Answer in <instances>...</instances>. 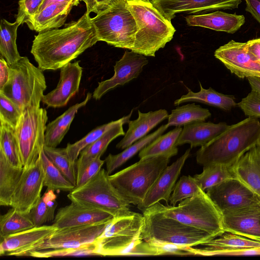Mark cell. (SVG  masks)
I'll list each match as a JSON object with an SVG mask.
<instances>
[{
    "instance_id": "obj_1",
    "label": "cell",
    "mask_w": 260,
    "mask_h": 260,
    "mask_svg": "<svg viewBox=\"0 0 260 260\" xmlns=\"http://www.w3.org/2000/svg\"><path fill=\"white\" fill-rule=\"evenodd\" d=\"M99 41L89 14L61 29L40 32L35 36L31 53L42 71L60 69Z\"/></svg>"
},
{
    "instance_id": "obj_2",
    "label": "cell",
    "mask_w": 260,
    "mask_h": 260,
    "mask_svg": "<svg viewBox=\"0 0 260 260\" xmlns=\"http://www.w3.org/2000/svg\"><path fill=\"white\" fill-rule=\"evenodd\" d=\"M260 138V122L248 118L231 125L196 153L197 162L203 166L219 164L231 167L245 153L257 145Z\"/></svg>"
},
{
    "instance_id": "obj_3",
    "label": "cell",
    "mask_w": 260,
    "mask_h": 260,
    "mask_svg": "<svg viewBox=\"0 0 260 260\" xmlns=\"http://www.w3.org/2000/svg\"><path fill=\"white\" fill-rule=\"evenodd\" d=\"M141 210L175 219L215 237L225 232L222 211L201 188L193 196L180 201L177 206L165 205L158 202Z\"/></svg>"
},
{
    "instance_id": "obj_4",
    "label": "cell",
    "mask_w": 260,
    "mask_h": 260,
    "mask_svg": "<svg viewBox=\"0 0 260 260\" xmlns=\"http://www.w3.org/2000/svg\"><path fill=\"white\" fill-rule=\"evenodd\" d=\"M137 31L132 51L146 56H155L173 38L174 27L149 0H127Z\"/></svg>"
},
{
    "instance_id": "obj_5",
    "label": "cell",
    "mask_w": 260,
    "mask_h": 260,
    "mask_svg": "<svg viewBox=\"0 0 260 260\" xmlns=\"http://www.w3.org/2000/svg\"><path fill=\"white\" fill-rule=\"evenodd\" d=\"M112 220L100 223L57 229L43 243L29 251L27 256L47 258L94 255L96 240Z\"/></svg>"
},
{
    "instance_id": "obj_6",
    "label": "cell",
    "mask_w": 260,
    "mask_h": 260,
    "mask_svg": "<svg viewBox=\"0 0 260 260\" xmlns=\"http://www.w3.org/2000/svg\"><path fill=\"white\" fill-rule=\"evenodd\" d=\"M170 158L164 155L140 158L136 163L109 175L110 181L130 204L138 206L168 166Z\"/></svg>"
},
{
    "instance_id": "obj_7",
    "label": "cell",
    "mask_w": 260,
    "mask_h": 260,
    "mask_svg": "<svg viewBox=\"0 0 260 260\" xmlns=\"http://www.w3.org/2000/svg\"><path fill=\"white\" fill-rule=\"evenodd\" d=\"M42 71L31 63L27 57L21 56L16 62L10 65L9 80L0 92L23 111L40 108L47 87Z\"/></svg>"
},
{
    "instance_id": "obj_8",
    "label": "cell",
    "mask_w": 260,
    "mask_h": 260,
    "mask_svg": "<svg viewBox=\"0 0 260 260\" xmlns=\"http://www.w3.org/2000/svg\"><path fill=\"white\" fill-rule=\"evenodd\" d=\"M68 198L71 202L104 210L114 217L133 212L129 209L130 203L113 186L104 169L82 186L75 187Z\"/></svg>"
},
{
    "instance_id": "obj_9",
    "label": "cell",
    "mask_w": 260,
    "mask_h": 260,
    "mask_svg": "<svg viewBox=\"0 0 260 260\" xmlns=\"http://www.w3.org/2000/svg\"><path fill=\"white\" fill-rule=\"evenodd\" d=\"M145 221L143 240L193 247L215 238L212 234L161 215L142 212Z\"/></svg>"
},
{
    "instance_id": "obj_10",
    "label": "cell",
    "mask_w": 260,
    "mask_h": 260,
    "mask_svg": "<svg viewBox=\"0 0 260 260\" xmlns=\"http://www.w3.org/2000/svg\"><path fill=\"white\" fill-rule=\"evenodd\" d=\"M143 214L133 212L114 217L95 242L94 255H128L143 241L141 234L144 224Z\"/></svg>"
},
{
    "instance_id": "obj_11",
    "label": "cell",
    "mask_w": 260,
    "mask_h": 260,
    "mask_svg": "<svg viewBox=\"0 0 260 260\" xmlns=\"http://www.w3.org/2000/svg\"><path fill=\"white\" fill-rule=\"evenodd\" d=\"M99 41L115 47L133 48L137 26L126 0L118 2L91 18Z\"/></svg>"
},
{
    "instance_id": "obj_12",
    "label": "cell",
    "mask_w": 260,
    "mask_h": 260,
    "mask_svg": "<svg viewBox=\"0 0 260 260\" xmlns=\"http://www.w3.org/2000/svg\"><path fill=\"white\" fill-rule=\"evenodd\" d=\"M47 121V111L44 108L23 111L15 133L24 169L36 163L43 150Z\"/></svg>"
},
{
    "instance_id": "obj_13",
    "label": "cell",
    "mask_w": 260,
    "mask_h": 260,
    "mask_svg": "<svg viewBox=\"0 0 260 260\" xmlns=\"http://www.w3.org/2000/svg\"><path fill=\"white\" fill-rule=\"evenodd\" d=\"M44 178V171L39 156L35 164L27 169H23L13 194L10 206L21 213H28L41 197Z\"/></svg>"
},
{
    "instance_id": "obj_14",
    "label": "cell",
    "mask_w": 260,
    "mask_h": 260,
    "mask_svg": "<svg viewBox=\"0 0 260 260\" xmlns=\"http://www.w3.org/2000/svg\"><path fill=\"white\" fill-rule=\"evenodd\" d=\"M206 193L222 212L260 203L255 193L235 177L208 188Z\"/></svg>"
},
{
    "instance_id": "obj_15",
    "label": "cell",
    "mask_w": 260,
    "mask_h": 260,
    "mask_svg": "<svg viewBox=\"0 0 260 260\" xmlns=\"http://www.w3.org/2000/svg\"><path fill=\"white\" fill-rule=\"evenodd\" d=\"M214 56L239 78L260 77V63L247 50L246 43L232 40L217 49Z\"/></svg>"
},
{
    "instance_id": "obj_16",
    "label": "cell",
    "mask_w": 260,
    "mask_h": 260,
    "mask_svg": "<svg viewBox=\"0 0 260 260\" xmlns=\"http://www.w3.org/2000/svg\"><path fill=\"white\" fill-rule=\"evenodd\" d=\"M148 60L144 55L134 51H125L122 57L114 66V74L112 78L99 83L92 93V98L100 100L110 90L124 85L137 78Z\"/></svg>"
},
{
    "instance_id": "obj_17",
    "label": "cell",
    "mask_w": 260,
    "mask_h": 260,
    "mask_svg": "<svg viewBox=\"0 0 260 260\" xmlns=\"http://www.w3.org/2000/svg\"><path fill=\"white\" fill-rule=\"evenodd\" d=\"M57 230L53 224L43 225L1 238L0 254L27 256Z\"/></svg>"
},
{
    "instance_id": "obj_18",
    "label": "cell",
    "mask_w": 260,
    "mask_h": 260,
    "mask_svg": "<svg viewBox=\"0 0 260 260\" xmlns=\"http://www.w3.org/2000/svg\"><path fill=\"white\" fill-rule=\"evenodd\" d=\"M114 216L104 210L76 202L59 208L53 225L57 229L100 223L112 220Z\"/></svg>"
},
{
    "instance_id": "obj_19",
    "label": "cell",
    "mask_w": 260,
    "mask_h": 260,
    "mask_svg": "<svg viewBox=\"0 0 260 260\" xmlns=\"http://www.w3.org/2000/svg\"><path fill=\"white\" fill-rule=\"evenodd\" d=\"M222 213L225 232L260 242V203Z\"/></svg>"
},
{
    "instance_id": "obj_20",
    "label": "cell",
    "mask_w": 260,
    "mask_h": 260,
    "mask_svg": "<svg viewBox=\"0 0 260 260\" xmlns=\"http://www.w3.org/2000/svg\"><path fill=\"white\" fill-rule=\"evenodd\" d=\"M159 12L171 21L176 14L196 13L238 8L242 0H149Z\"/></svg>"
},
{
    "instance_id": "obj_21",
    "label": "cell",
    "mask_w": 260,
    "mask_h": 260,
    "mask_svg": "<svg viewBox=\"0 0 260 260\" xmlns=\"http://www.w3.org/2000/svg\"><path fill=\"white\" fill-rule=\"evenodd\" d=\"M81 0H43L38 12L27 24L29 28L38 32L62 26L71 9Z\"/></svg>"
},
{
    "instance_id": "obj_22",
    "label": "cell",
    "mask_w": 260,
    "mask_h": 260,
    "mask_svg": "<svg viewBox=\"0 0 260 260\" xmlns=\"http://www.w3.org/2000/svg\"><path fill=\"white\" fill-rule=\"evenodd\" d=\"M79 62H70L60 69V78L57 86L42 98V102L47 107L64 106L78 92L82 75V68Z\"/></svg>"
},
{
    "instance_id": "obj_23",
    "label": "cell",
    "mask_w": 260,
    "mask_h": 260,
    "mask_svg": "<svg viewBox=\"0 0 260 260\" xmlns=\"http://www.w3.org/2000/svg\"><path fill=\"white\" fill-rule=\"evenodd\" d=\"M190 154V149H188L182 156L165 169L148 192L143 202L137 206L139 209L142 210L149 208L161 200L168 205L172 191Z\"/></svg>"
},
{
    "instance_id": "obj_24",
    "label": "cell",
    "mask_w": 260,
    "mask_h": 260,
    "mask_svg": "<svg viewBox=\"0 0 260 260\" xmlns=\"http://www.w3.org/2000/svg\"><path fill=\"white\" fill-rule=\"evenodd\" d=\"M233 176L250 188L260 202V148L257 145L230 167Z\"/></svg>"
},
{
    "instance_id": "obj_25",
    "label": "cell",
    "mask_w": 260,
    "mask_h": 260,
    "mask_svg": "<svg viewBox=\"0 0 260 260\" xmlns=\"http://www.w3.org/2000/svg\"><path fill=\"white\" fill-rule=\"evenodd\" d=\"M189 26H200L229 34L236 32L245 23L243 15L229 14L219 10L185 17Z\"/></svg>"
},
{
    "instance_id": "obj_26",
    "label": "cell",
    "mask_w": 260,
    "mask_h": 260,
    "mask_svg": "<svg viewBox=\"0 0 260 260\" xmlns=\"http://www.w3.org/2000/svg\"><path fill=\"white\" fill-rule=\"evenodd\" d=\"M225 122L194 121L184 125L178 137L177 145L189 144L190 149L203 146L223 132L229 126Z\"/></svg>"
},
{
    "instance_id": "obj_27",
    "label": "cell",
    "mask_w": 260,
    "mask_h": 260,
    "mask_svg": "<svg viewBox=\"0 0 260 260\" xmlns=\"http://www.w3.org/2000/svg\"><path fill=\"white\" fill-rule=\"evenodd\" d=\"M165 109H159L148 113L138 110V117L128 122V128L123 139L116 145V148L124 149L135 142L146 136V134L158 123L168 118Z\"/></svg>"
},
{
    "instance_id": "obj_28",
    "label": "cell",
    "mask_w": 260,
    "mask_h": 260,
    "mask_svg": "<svg viewBox=\"0 0 260 260\" xmlns=\"http://www.w3.org/2000/svg\"><path fill=\"white\" fill-rule=\"evenodd\" d=\"M92 94L88 92L82 102L73 105L61 115L49 123L45 133V145L56 147L61 142L69 131L76 114L85 106L90 100Z\"/></svg>"
},
{
    "instance_id": "obj_29",
    "label": "cell",
    "mask_w": 260,
    "mask_h": 260,
    "mask_svg": "<svg viewBox=\"0 0 260 260\" xmlns=\"http://www.w3.org/2000/svg\"><path fill=\"white\" fill-rule=\"evenodd\" d=\"M133 110L129 115L123 117L120 122L109 129L100 138L84 148L80 152L76 160V170L78 171L83 168L91 160L101 156L106 150L109 144L115 138L124 136L123 125L129 121Z\"/></svg>"
},
{
    "instance_id": "obj_30",
    "label": "cell",
    "mask_w": 260,
    "mask_h": 260,
    "mask_svg": "<svg viewBox=\"0 0 260 260\" xmlns=\"http://www.w3.org/2000/svg\"><path fill=\"white\" fill-rule=\"evenodd\" d=\"M199 83L200 87L199 91L194 92L186 87L188 93L175 100L174 103V105H179L187 102H197L226 111L230 110L238 105V103L235 101L234 96L219 93L211 87L205 89L202 87L201 83L200 82Z\"/></svg>"
},
{
    "instance_id": "obj_31",
    "label": "cell",
    "mask_w": 260,
    "mask_h": 260,
    "mask_svg": "<svg viewBox=\"0 0 260 260\" xmlns=\"http://www.w3.org/2000/svg\"><path fill=\"white\" fill-rule=\"evenodd\" d=\"M23 168L11 165L0 151V205L10 206L13 194L18 185Z\"/></svg>"
},
{
    "instance_id": "obj_32",
    "label": "cell",
    "mask_w": 260,
    "mask_h": 260,
    "mask_svg": "<svg viewBox=\"0 0 260 260\" xmlns=\"http://www.w3.org/2000/svg\"><path fill=\"white\" fill-rule=\"evenodd\" d=\"M167 124L162 125L156 131L139 139L117 154H109L105 158L106 171L110 175L134 155L161 135L168 128Z\"/></svg>"
},
{
    "instance_id": "obj_33",
    "label": "cell",
    "mask_w": 260,
    "mask_h": 260,
    "mask_svg": "<svg viewBox=\"0 0 260 260\" xmlns=\"http://www.w3.org/2000/svg\"><path fill=\"white\" fill-rule=\"evenodd\" d=\"M182 130L181 126H176L164 135H160L139 153L140 158L157 155H164L169 158L178 153L177 141Z\"/></svg>"
},
{
    "instance_id": "obj_34",
    "label": "cell",
    "mask_w": 260,
    "mask_h": 260,
    "mask_svg": "<svg viewBox=\"0 0 260 260\" xmlns=\"http://www.w3.org/2000/svg\"><path fill=\"white\" fill-rule=\"evenodd\" d=\"M20 24L15 21L11 23L2 19L0 23V53L10 64L19 60L21 56L17 49L16 44L17 30Z\"/></svg>"
},
{
    "instance_id": "obj_35",
    "label": "cell",
    "mask_w": 260,
    "mask_h": 260,
    "mask_svg": "<svg viewBox=\"0 0 260 260\" xmlns=\"http://www.w3.org/2000/svg\"><path fill=\"white\" fill-rule=\"evenodd\" d=\"M211 115L209 110L194 103L177 107L169 115L168 127L181 126L194 121H205Z\"/></svg>"
},
{
    "instance_id": "obj_36",
    "label": "cell",
    "mask_w": 260,
    "mask_h": 260,
    "mask_svg": "<svg viewBox=\"0 0 260 260\" xmlns=\"http://www.w3.org/2000/svg\"><path fill=\"white\" fill-rule=\"evenodd\" d=\"M28 213L12 207L0 216V237L3 238L35 227Z\"/></svg>"
},
{
    "instance_id": "obj_37",
    "label": "cell",
    "mask_w": 260,
    "mask_h": 260,
    "mask_svg": "<svg viewBox=\"0 0 260 260\" xmlns=\"http://www.w3.org/2000/svg\"><path fill=\"white\" fill-rule=\"evenodd\" d=\"M56 198L53 190L47 189L32 207L29 215L35 226L44 225L54 219L57 206Z\"/></svg>"
},
{
    "instance_id": "obj_38",
    "label": "cell",
    "mask_w": 260,
    "mask_h": 260,
    "mask_svg": "<svg viewBox=\"0 0 260 260\" xmlns=\"http://www.w3.org/2000/svg\"><path fill=\"white\" fill-rule=\"evenodd\" d=\"M0 151L11 165L17 168H23L15 128L2 122H0Z\"/></svg>"
},
{
    "instance_id": "obj_39",
    "label": "cell",
    "mask_w": 260,
    "mask_h": 260,
    "mask_svg": "<svg viewBox=\"0 0 260 260\" xmlns=\"http://www.w3.org/2000/svg\"><path fill=\"white\" fill-rule=\"evenodd\" d=\"M40 157L44 171V186L47 187V189L71 191L76 187L51 161L44 150Z\"/></svg>"
},
{
    "instance_id": "obj_40",
    "label": "cell",
    "mask_w": 260,
    "mask_h": 260,
    "mask_svg": "<svg viewBox=\"0 0 260 260\" xmlns=\"http://www.w3.org/2000/svg\"><path fill=\"white\" fill-rule=\"evenodd\" d=\"M44 151L51 161L75 186L77 180L76 162L69 157L66 148L51 147L44 145Z\"/></svg>"
},
{
    "instance_id": "obj_41",
    "label": "cell",
    "mask_w": 260,
    "mask_h": 260,
    "mask_svg": "<svg viewBox=\"0 0 260 260\" xmlns=\"http://www.w3.org/2000/svg\"><path fill=\"white\" fill-rule=\"evenodd\" d=\"M203 167L202 172L194 177L200 187L204 191L233 177L230 167L226 165L213 164Z\"/></svg>"
},
{
    "instance_id": "obj_42",
    "label": "cell",
    "mask_w": 260,
    "mask_h": 260,
    "mask_svg": "<svg viewBox=\"0 0 260 260\" xmlns=\"http://www.w3.org/2000/svg\"><path fill=\"white\" fill-rule=\"evenodd\" d=\"M123 117L115 121L103 124L92 130L85 136L73 144L68 143L66 149L70 159L76 162L81 151L86 146L94 142L109 129L120 122Z\"/></svg>"
},
{
    "instance_id": "obj_43",
    "label": "cell",
    "mask_w": 260,
    "mask_h": 260,
    "mask_svg": "<svg viewBox=\"0 0 260 260\" xmlns=\"http://www.w3.org/2000/svg\"><path fill=\"white\" fill-rule=\"evenodd\" d=\"M200 188L194 177L183 175L176 183L169 202L175 206L178 202L193 196Z\"/></svg>"
},
{
    "instance_id": "obj_44",
    "label": "cell",
    "mask_w": 260,
    "mask_h": 260,
    "mask_svg": "<svg viewBox=\"0 0 260 260\" xmlns=\"http://www.w3.org/2000/svg\"><path fill=\"white\" fill-rule=\"evenodd\" d=\"M22 112L23 110L14 102L0 92V122L15 128Z\"/></svg>"
},
{
    "instance_id": "obj_45",
    "label": "cell",
    "mask_w": 260,
    "mask_h": 260,
    "mask_svg": "<svg viewBox=\"0 0 260 260\" xmlns=\"http://www.w3.org/2000/svg\"><path fill=\"white\" fill-rule=\"evenodd\" d=\"M43 0H19L16 21L21 24L29 23L38 12Z\"/></svg>"
},
{
    "instance_id": "obj_46",
    "label": "cell",
    "mask_w": 260,
    "mask_h": 260,
    "mask_svg": "<svg viewBox=\"0 0 260 260\" xmlns=\"http://www.w3.org/2000/svg\"><path fill=\"white\" fill-rule=\"evenodd\" d=\"M244 114L250 117L260 118V93L252 90L238 103Z\"/></svg>"
},
{
    "instance_id": "obj_47",
    "label": "cell",
    "mask_w": 260,
    "mask_h": 260,
    "mask_svg": "<svg viewBox=\"0 0 260 260\" xmlns=\"http://www.w3.org/2000/svg\"><path fill=\"white\" fill-rule=\"evenodd\" d=\"M99 156L91 160L81 169L77 171V180L75 187H79L91 179L102 169L105 160Z\"/></svg>"
},
{
    "instance_id": "obj_48",
    "label": "cell",
    "mask_w": 260,
    "mask_h": 260,
    "mask_svg": "<svg viewBox=\"0 0 260 260\" xmlns=\"http://www.w3.org/2000/svg\"><path fill=\"white\" fill-rule=\"evenodd\" d=\"M260 255V247L210 252L206 256Z\"/></svg>"
},
{
    "instance_id": "obj_49",
    "label": "cell",
    "mask_w": 260,
    "mask_h": 260,
    "mask_svg": "<svg viewBox=\"0 0 260 260\" xmlns=\"http://www.w3.org/2000/svg\"><path fill=\"white\" fill-rule=\"evenodd\" d=\"M119 0H81L86 5V12L96 14L110 7Z\"/></svg>"
},
{
    "instance_id": "obj_50",
    "label": "cell",
    "mask_w": 260,
    "mask_h": 260,
    "mask_svg": "<svg viewBox=\"0 0 260 260\" xmlns=\"http://www.w3.org/2000/svg\"><path fill=\"white\" fill-rule=\"evenodd\" d=\"M10 77V65L1 56L0 58V90H2L8 82Z\"/></svg>"
},
{
    "instance_id": "obj_51",
    "label": "cell",
    "mask_w": 260,
    "mask_h": 260,
    "mask_svg": "<svg viewBox=\"0 0 260 260\" xmlns=\"http://www.w3.org/2000/svg\"><path fill=\"white\" fill-rule=\"evenodd\" d=\"M245 10L250 13L260 24V0H244Z\"/></svg>"
},
{
    "instance_id": "obj_52",
    "label": "cell",
    "mask_w": 260,
    "mask_h": 260,
    "mask_svg": "<svg viewBox=\"0 0 260 260\" xmlns=\"http://www.w3.org/2000/svg\"><path fill=\"white\" fill-rule=\"evenodd\" d=\"M246 43L247 50L252 54L260 63V41L258 39L250 40Z\"/></svg>"
},
{
    "instance_id": "obj_53",
    "label": "cell",
    "mask_w": 260,
    "mask_h": 260,
    "mask_svg": "<svg viewBox=\"0 0 260 260\" xmlns=\"http://www.w3.org/2000/svg\"><path fill=\"white\" fill-rule=\"evenodd\" d=\"M251 90L260 93V77L251 76L247 77Z\"/></svg>"
},
{
    "instance_id": "obj_54",
    "label": "cell",
    "mask_w": 260,
    "mask_h": 260,
    "mask_svg": "<svg viewBox=\"0 0 260 260\" xmlns=\"http://www.w3.org/2000/svg\"><path fill=\"white\" fill-rule=\"evenodd\" d=\"M257 145L259 146V147L260 148V138L259 139V140H258V144H257Z\"/></svg>"
},
{
    "instance_id": "obj_55",
    "label": "cell",
    "mask_w": 260,
    "mask_h": 260,
    "mask_svg": "<svg viewBox=\"0 0 260 260\" xmlns=\"http://www.w3.org/2000/svg\"><path fill=\"white\" fill-rule=\"evenodd\" d=\"M258 40H259V41H260V38H258Z\"/></svg>"
},
{
    "instance_id": "obj_56",
    "label": "cell",
    "mask_w": 260,
    "mask_h": 260,
    "mask_svg": "<svg viewBox=\"0 0 260 260\" xmlns=\"http://www.w3.org/2000/svg\"><path fill=\"white\" fill-rule=\"evenodd\" d=\"M126 1H127V0H126Z\"/></svg>"
}]
</instances>
